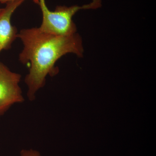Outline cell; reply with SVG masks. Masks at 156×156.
Segmentation results:
<instances>
[{
  "mask_svg": "<svg viewBox=\"0 0 156 156\" xmlns=\"http://www.w3.org/2000/svg\"><path fill=\"white\" fill-rule=\"evenodd\" d=\"M20 156H41L38 151L34 150H23L20 152Z\"/></svg>",
  "mask_w": 156,
  "mask_h": 156,
  "instance_id": "cell-5",
  "label": "cell"
},
{
  "mask_svg": "<svg viewBox=\"0 0 156 156\" xmlns=\"http://www.w3.org/2000/svg\"><path fill=\"white\" fill-rule=\"evenodd\" d=\"M2 9H0V11H1V10H2Z\"/></svg>",
  "mask_w": 156,
  "mask_h": 156,
  "instance_id": "cell-7",
  "label": "cell"
},
{
  "mask_svg": "<svg viewBox=\"0 0 156 156\" xmlns=\"http://www.w3.org/2000/svg\"><path fill=\"white\" fill-rule=\"evenodd\" d=\"M21 76L0 62V115L12 105L24 101L19 86Z\"/></svg>",
  "mask_w": 156,
  "mask_h": 156,
  "instance_id": "cell-3",
  "label": "cell"
},
{
  "mask_svg": "<svg viewBox=\"0 0 156 156\" xmlns=\"http://www.w3.org/2000/svg\"><path fill=\"white\" fill-rule=\"evenodd\" d=\"M42 13L40 30L44 32L58 36H69L76 33L77 28L73 17L81 10L95 9L101 6V0H92L89 4L80 6H58L54 11L48 9L45 0H39Z\"/></svg>",
  "mask_w": 156,
  "mask_h": 156,
  "instance_id": "cell-2",
  "label": "cell"
},
{
  "mask_svg": "<svg viewBox=\"0 0 156 156\" xmlns=\"http://www.w3.org/2000/svg\"><path fill=\"white\" fill-rule=\"evenodd\" d=\"M14 1H16V0H0V3L6 4V3L9 2ZM32 1H33L35 3V4L39 5V0H32Z\"/></svg>",
  "mask_w": 156,
  "mask_h": 156,
  "instance_id": "cell-6",
  "label": "cell"
},
{
  "mask_svg": "<svg viewBox=\"0 0 156 156\" xmlns=\"http://www.w3.org/2000/svg\"><path fill=\"white\" fill-rule=\"evenodd\" d=\"M23 49L19 60L23 64H29L30 69L26 76L27 96L31 101L37 92L44 87L48 75L54 76L58 69L55 64L62 56L73 53L78 57L83 56V41L80 35L58 36L47 33L39 27L23 29L17 34Z\"/></svg>",
  "mask_w": 156,
  "mask_h": 156,
  "instance_id": "cell-1",
  "label": "cell"
},
{
  "mask_svg": "<svg viewBox=\"0 0 156 156\" xmlns=\"http://www.w3.org/2000/svg\"><path fill=\"white\" fill-rule=\"evenodd\" d=\"M24 1L9 2L0 11V53L3 50L11 49L13 42L17 38V29L11 24V18L14 11Z\"/></svg>",
  "mask_w": 156,
  "mask_h": 156,
  "instance_id": "cell-4",
  "label": "cell"
}]
</instances>
